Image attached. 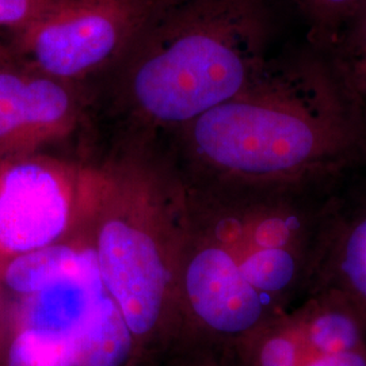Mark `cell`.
Returning a JSON list of instances; mask_svg holds the SVG:
<instances>
[{
  "mask_svg": "<svg viewBox=\"0 0 366 366\" xmlns=\"http://www.w3.org/2000/svg\"><path fill=\"white\" fill-rule=\"evenodd\" d=\"M1 335H3V327H1V323H0V343H1Z\"/></svg>",
  "mask_w": 366,
  "mask_h": 366,
  "instance_id": "cell-16",
  "label": "cell"
},
{
  "mask_svg": "<svg viewBox=\"0 0 366 366\" xmlns=\"http://www.w3.org/2000/svg\"><path fill=\"white\" fill-rule=\"evenodd\" d=\"M326 54L355 94L366 87V0L342 27Z\"/></svg>",
  "mask_w": 366,
  "mask_h": 366,
  "instance_id": "cell-10",
  "label": "cell"
},
{
  "mask_svg": "<svg viewBox=\"0 0 366 366\" xmlns=\"http://www.w3.org/2000/svg\"><path fill=\"white\" fill-rule=\"evenodd\" d=\"M314 290L347 305L366 334V164L330 197Z\"/></svg>",
  "mask_w": 366,
  "mask_h": 366,
  "instance_id": "cell-6",
  "label": "cell"
},
{
  "mask_svg": "<svg viewBox=\"0 0 366 366\" xmlns=\"http://www.w3.org/2000/svg\"><path fill=\"white\" fill-rule=\"evenodd\" d=\"M236 366H242L240 365V362H239V360H237V364H236Z\"/></svg>",
  "mask_w": 366,
  "mask_h": 366,
  "instance_id": "cell-18",
  "label": "cell"
},
{
  "mask_svg": "<svg viewBox=\"0 0 366 366\" xmlns=\"http://www.w3.org/2000/svg\"><path fill=\"white\" fill-rule=\"evenodd\" d=\"M362 118H364V128H365V134H366V117H365V116H362Z\"/></svg>",
  "mask_w": 366,
  "mask_h": 366,
  "instance_id": "cell-17",
  "label": "cell"
},
{
  "mask_svg": "<svg viewBox=\"0 0 366 366\" xmlns=\"http://www.w3.org/2000/svg\"><path fill=\"white\" fill-rule=\"evenodd\" d=\"M357 95H358V99H360V102H361L362 116H365L366 117V87L362 90V92H358Z\"/></svg>",
  "mask_w": 366,
  "mask_h": 366,
  "instance_id": "cell-14",
  "label": "cell"
},
{
  "mask_svg": "<svg viewBox=\"0 0 366 366\" xmlns=\"http://www.w3.org/2000/svg\"><path fill=\"white\" fill-rule=\"evenodd\" d=\"M169 0H66L13 31L21 61L68 83L112 71Z\"/></svg>",
  "mask_w": 366,
  "mask_h": 366,
  "instance_id": "cell-3",
  "label": "cell"
},
{
  "mask_svg": "<svg viewBox=\"0 0 366 366\" xmlns=\"http://www.w3.org/2000/svg\"><path fill=\"white\" fill-rule=\"evenodd\" d=\"M308 26L311 48L326 53L362 0H292Z\"/></svg>",
  "mask_w": 366,
  "mask_h": 366,
  "instance_id": "cell-11",
  "label": "cell"
},
{
  "mask_svg": "<svg viewBox=\"0 0 366 366\" xmlns=\"http://www.w3.org/2000/svg\"><path fill=\"white\" fill-rule=\"evenodd\" d=\"M105 295L107 292L98 266L87 274L64 278L24 297L13 325L71 334L84 326Z\"/></svg>",
  "mask_w": 366,
  "mask_h": 366,
  "instance_id": "cell-8",
  "label": "cell"
},
{
  "mask_svg": "<svg viewBox=\"0 0 366 366\" xmlns=\"http://www.w3.org/2000/svg\"><path fill=\"white\" fill-rule=\"evenodd\" d=\"M59 172L24 154L0 157V259L51 246L68 222Z\"/></svg>",
  "mask_w": 366,
  "mask_h": 366,
  "instance_id": "cell-4",
  "label": "cell"
},
{
  "mask_svg": "<svg viewBox=\"0 0 366 366\" xmlns=\"http://www.w3.org/2000/svg\"><path fill=\"white\" fill-rule=\"evenodd\" d=\"M71 86L6 59L0 64V157L24 154L66 127L75 113Z\"/></svg>",
  "mask_w": 366,
  "mask_h": 366,
  "instance_id": "cell-7",
  "label": "cell"
},
{
  "mask_svg": "<svg viewBox=\"0 0 366 366\" xmlns=\"http://www.w3.org/2000/svg\"><path fill=\"white\" fill-rule=\"evenodd\" d=\"M272 37L266 0H169L110 72L145 117L186 125L261 75Z\"/></svg>",
  "mask_w": 366,
  "mask_h": 366,
  "instance_id": "cell-2",
  "label": "cell"
},
{
  "mask_svg": "<svg viewBox=\"0 0 366 366\" xmlns=\"http://www.w3.org/2000/svg\"><path fill=\"white\" fill-rule=\"evenodd\" d=\"M98 267L97 252L51 244L11 257L1 270V281L15 295L31 296L64 278L87 274Z\"/></svg>",
  "mask_w": 366,
  "mask_h": 366,
  "instance_id": "cell-9",
  "label": "cell"
},
{
  "mask_svg": "<svg viewBox=\"0 0 366 366\" xmlns=\"http://www.w3.org/2000/svg\"><path fill=\"white\" fill-rule=\"evenodd\" d=\"M66 0H0V29L16 31Z\"/></svg>",
  "mask_w": 366,
  "mask_h": 366,
  "instance_id": "cell-13",
  "label": "cell"
},
{
  "mask_svg": "<svg viewBox=\"0 0 366 366\" xmlns=\"http://www.w3.org/2000/svg\"><path fill=\"white\" fill-rule=\"evenodd\" d=\"M4 60H6V57H4V54H3V52L0 51V64H1V63H3Z\"/></svg>",
  "mask_w": 366,
  "mask_h": 366,
  "instance_id": "cell-15",
  "label": "cell"
},
{
  "mask_svg": "<svg viewBox=\"0 0 366 366\" xmlns=\"http://www.w3.org/2000/svg\"><path fill=\"white\" fill-rule=\"evenodd\" d=\"M97 259L106 292L133 338H144L157 327L167 284L154 239L128 222L112 220L99 232Z\"/></svg>",
  "mask_w": 366,
  "mask_h": 366,
  "instance_id": "cell-5",
  "label": "cell"
},
{
  "mask_svg": "<svg viewBox=\"0 0 366 366\" xmlns=\"http://www.w3.org/2000/svg\"><path fill=\"white\" fill-rule=\"evenodd\" d=\"M292 310L302 338L299 366H366V346L343 349L330 340L297 305Z\"/></svg>",
  "mask_w": 366,
  "mask_h": 366,
  "instance_id": "cell-12",
  "label": "cell"
},
{
  "mask_svg": "<svg viewBox=\"0 0 366 366\" xmlns=\"http://www.w3.org/2000/svg\"><path fill=\"white\" fill-rule=\"evenodd\" d=\"M210 182H338L366 164L358 95L314 48L272 57L229 101L184 125Z\"/></svg>",
  "mask_w": 366,
  "mask_h": 366,
  "instance_id": "cell-1",
  "label": "cell"
}]
</instances>
